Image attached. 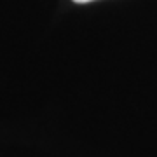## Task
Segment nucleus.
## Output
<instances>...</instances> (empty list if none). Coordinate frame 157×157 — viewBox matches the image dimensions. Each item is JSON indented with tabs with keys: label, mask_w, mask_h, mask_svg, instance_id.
<instances>
[{
	"label": "nucleus",
	"mask_w": 157,
	"mask_h": 157,
	"mask_svg": "<svg viewBox=\"0 0 157 157\" xmlns=\"http://www.w3.org/2000/svg\"><path fill=\"white\" fill-rule=\"evenodd\" d=\"M75 4H87V2H93V0H73Z\"/></svg>",
	"instance_id": "obj_1"
}]
</instances>
